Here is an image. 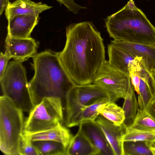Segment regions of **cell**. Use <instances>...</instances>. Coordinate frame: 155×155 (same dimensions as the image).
<instances>
[{"mask_svg": "<svg viewBox=\"0 0 155 155\" xmlns=\"http://www.w3.org/2000/svg\"><path fill=\"white\" fill-rule=\"evenodd\" d=\"M105 25L114 40L155 45V27L133 0L108 16Z\"/></svg>", "mask_w": 155, "mask_h": 155, "instance_id": "3", "label": "cell"}, {"mask_svg": "<svg viewBox=\"0 0 155 155\" xmlns=\"http://www.w3.org/2000/svg\"><path fill=\"white\" fill-rule=\"evenodd\" d=\"M23 111L3 95L0 97V150L6 155H20L25 121Z\"/></svg>", "mask_w": 155, "mask_h": 155, "instance_id": "4", "label": "cell"}, {"mask_svg": "<svg viewBox=\"0 0 155 155\" xmlns=\"http://www.w3.org/2000/svg\"><path fill=\"white\" fill-rule=\"evenodd\" d=\"M151 75L152 76L154 81L155 83V69L153 70L151 72Z\"/></svg>", "mask_w": 155, "mask_h": 155, "instance_id": "33", "label": "cell"}, {"mask_svg": "<svg viewBox=\"0 0 155 155\" xmlns=\"http://www.w3.org/2000/svg\"><path fill=\"white\" fill-rule=\"evenodd\" d=\"M107 97H109L104 91L92 83L73 86L67 92L64 98L66 126L73 116L84 106Z\"/></svg>", "mask_w": 155, "mask_h": 155, "instance_id": "8", "label": "cell"}, {"mask_svg": "<svg viewBox=\"0 0 155 155\" xmlns=\"http://www.w3.org/2000/svg\"><path fill=\"white\" fill-rule=\"evenodd\" d=\"M0 82L3 95L23 112L29 113L34 105L22 62H9Z\"/></svg>", "mask_w": 155, "mask_h": 155, "instance_id": "5", "label": "cell"}, {"mask_svg": "<svg viewBox=\"0 0 155 155\" xmlns=\"http://www.w3.org/2000/svg\"><path fill=\"white\" fill-rule=\"evenodd\" d=\"M110 101H111L108 97H105L84 106L73 116L66 126L71 127L79 126L84 122L95 121L100 115L99 110L100 107Z\"/></svg>", "mask_w": 155, "mask_h": 155, "instance_id": "16", "label": "cell"}, {"mask_svg": "<svg viewBox=\"0 0 155 155\" xmlns=\"http://www.w3.org/2000/svg\"><path fill=\"white\" fill-rule=\"evenodd\" d=\"M28 135L32 141L50 140L62 143L67 148L73 136L70 130L59 123L51 128Z\"/></svg>", "mask_w": 155, "mask_h": 155, "instance_id": "15", "label": "cell"}, {"mask_svg": "<svg viewBox=\"0 0 155 155\" xmlns=\"http://www.w3.org/2000/svg\"><path fill=\"white\" fill-rule=\"evenodd\" d=\"M11 58L5 53L1 52L0 55V79L3 77L8 64L9 60Z\"/></svg>", "mask_w": 155, "mask_h": 155, "instance_id": "30", "label": "cell"}, {"mask_svg": "<svg viewBox=\"0 0 155 155\" xmlns=\"http://www.w3.org/2000/svg\"><path fill=\"white\" fill-rule=\"evenodd\" d=\"M99 112L100 115L117 126H121L125 119L124 113L122 108L114 101H110L103 104L100 108Z\"/></svg>", "mask_w": 155, "mask_h": 155, "instance_id": "20", "label": "cell"}, {"mask_svg": "<svg viewBox=\"0 0 155 155\" xmlns=\"http://www.w3.org/2000/svg\"><path fill=\"white\" fill-rule=\"evenodd\" d=\"M147 111L152 116L155 118V97L150 104Z\"/></svg>", "mask_w": 155, "mask_h": 155, "instance_id": "31", "label": "cell"}, {"mask_svg": "<svg viewBox=\"0 0 155 155\" xmlns=\"http://www.w3.org/2000/svg\"><path fill=\"white\" fill-rule=\"evenodd\" d=\"M142 58L136 57L129 64L128 69L134 90L138 94L140 82V62Z\"/></svg>", "mask_w": 155, "mask_h": 155, "instance_id": "26", "label": "cell"}, {"mask_svg": "<svg viewBox=\"0 0 155 155\" xmlns=\"http://www.w3.org/2000/svg\"><path fill=\"white\" fill-rule=\"evenodd\" d=\"M52 7L41 2H36L31 0H16L9 2L5 9V14L7 20L15 16L38 14Z\"/></svg>", "mask_w": 155, "mask_h": 155, "instance_id": "14", "label": "cell"}, {"mask_svg": "<svg viewBox=\"0 0 155 155\" xmlns=\"http://www.w3.org/2000/svg\"><path fill=\"white\" fill-rule=\"evenodd\" d=\"M79 127L91 143L99 151L100 155H114L103 131L95 121L84 122Z\"/></svg>", "mask_w": 155, "mask_h": 155, "instance_id": "13", "label": "cell"}, {"mask_svg": "<svg viewBox=\"0 0 155 155\" xmlns=\"http://www.w3.org/2000/svg\"><path fill=\"white\" fill-rule=\"evenodd\" d=\"M95 121L103 131L114 155H124L123 138L126 128L123 124L116 126L100 115Z\"/></svg>", "mask_w": 155, "mask_h": 155, "instance_id": "11", "label": "cell"}, {"mask_svg": "<svg viewBox=\"0 0 155 155\" xmlns=\"http://www.w3.org/2000/svg\"><path fill=\"white\" fill-rule=\"evenodd\" d=\"M39 14L20 15L9 18L7 27L8 36L14 38H31V34L38 23Z\"/></svg>", "mask_w": 155, "mask_h": 155, "instance_id": "10", "label": "cell"}, {"mask_svg": "<svg viewBox=\"0 0 155 155\" xmlns=\"http://www.w3.org/2000/svg\"><path fill=\"white\" fill-rule=\"evenodd\" d=\"M38 44L31 38H17L7 35L5 41V53L14 60L22 62L36 54Z\"/></svg>", "mask_w": 155, "mask_h": 155, "instance_id": "9", "label": "cell"}, {"mask_svg": "<svg viewBox=\"0 0 155 155\" xmlns=\"http://www.w3.org/2000/svg\"><path fill=\"white\" fill-rule=\"evenodd\" d=\"M141 71L140 79L143 80L149 87L151 91L155 97V83L151 73L145 65L142 59L140 62Z\"/></svg>", "mask_w": 155, "mask_h": 155, "instance_id": "27", "label": "cell"}, {"mask_svg": "<svg viewBox=\"0 0 155 155\" xmlns=\"http://www.w3.org/2000/svg\"><path fill=\"white\" fill-rule=\"evenodd\" d=\"M130 78L129 74L113 68L105 60L97 72L92 83L104 91L111 101L115 102L124 98Z\"/></svg>", "mask_w": 155, "mask_h": 155, "instance_id": "7", "label": "cell"}, {"mask_svg": "<svg viewBox=\"0 0 155 155\" xmlns=\"http://www.w3.org/2000/svg\"><path fill=\"white\" fill-rule=\"evenodd\" d=\"M24 123V134L28 135L51 128L62 123V99L45 97L35 105Z\"/></svg>", "mask_w": 155, "mask_h": 155, "instance_id": "6", "label": "cell"}, {"mask_svg": "<svg viewBox=\"0 0 155 155\" xmlns=\"http://www.w3.org/2000/svg\"><path fill=\"white\" fill-rule=\"evenodd\" d=\"M110 43L134 57L142 58L150 72L155 69V45L115 40L111 41Z\"/></svg>", "mask_w": 155, "mask_h": 155, "instance_id": "12", "label": "cell"}, {"mask_svg": "<svg viewBox=\"0 0 155 155\" xmlns=\"http://www.w3.org/2000/svg\"><path fill=\"white\" fill-rule=\"evenodd\" d=\"M123 140L125 141H145L153 142L155 141V132L145 131L130 127L126 128Z\"/></svg>", "mask_w": 155, "mask_h": 155, "instance_id": "24", "label": "cell"}, {"mask_svg": "<svg viewBox=\"0 0 155 155\" xmlns=\"http://www.w3.org/2000/svg\"><path fill=\"white\" fill-rule=\"evenodd\" d=\"M138 103L139 108L147 111L153 100L155 97L146 83L140 79Z\"/></svg>", "mask_w": 155, "mask_h": 155, "instance_id": "25", "label": "cell"}, {"mask_svg": "<svg viewBox=\"0 0 155 155\" xmlns=\"http://www.w3.org/2000/svg\"><path fill=\"white\" fill-rule=\"evenodd\" d=\"M147 132H155V118L147 111L138 109L134 121L130 127Z\"/></svg>", "mask_w": 155, "mask_h": 155, "instance_id": "22", "label": "cell"}, {"mask_svg": "<svg viewBox=\"0 0 155 155\" xmlns=\"http://www.w3.org/2000/svg\"><path fill=\"white\" fill-rule=\"evenodd\" d=\"M134 90L130 78L122 108L125 116L123 124L126 128L130 127L133 124L139 108L138 101Z\"/></svg>", "mask_w": 155, "mask_h": 155, "instance_id": "19", "label": "cell"}, {"mask_svg": "<svg viewBox=\"0 0 155 155\" xmlns=\"http://www.w3.org/2000/svg\"><path fill=\"white\" fill-rule=\"evenodd\" d=\"M150 143L145 141H124V155H152Z\"/></svg>", "mask_w": 155, "mask_h": 155, "instance_id": "23", "label": "cell"}, {"mask_svg": "<svg viewBox=\"0 0 155 155\" xmlns=\"http://www.w3.org/2000/svg\"><path fill=\"white\" fill-rule=\"evenodd\" d=\"M39 155H66L67 148L61 143L50 140L32 141Z\"/></svg>", "mask_w": 155, "mask_h": 155, "instance_id": "21", "label": "cell"}, {"mask_svg": "<svg viewBox=\"0 0 155 155\" xmlns=\"http://www.w3.org/2000/svg\"><path fill=\"white\" fill-rule=\"evenodd\" d=\"M32 58L35 74L28 84L34 106L45 97L64 98L73 85L61 65L58 52L46 50Z\"/></svg>", "mask_w": 155, "mask_h": 155, "instance_id": "2", "label": "cell"}, {"mask_svg": "<svg viewBox=\"0 0 155 155\" xmlns=\"http://www.w3.org/2000/svg\"><path fill=\"white\" fill-rule=\"evenodd\" d=\"M20 155H39L28 136L24 134L20 146Z\"/></svg>", "mask_w": 155, "mask_h": 155, "instance_id": "28", "label": "cell"}, {"mask_svg": "<svg viewBox=\"0 0 155 155\" xmlns=\"http://www.w3.org/2000/svg\"><path fill=\"white\" fill-rule=\"evenodd\" d=\"M56 0L59 2L60 5L62 4L64 5L68 11L72 12L76 15L81 10L86 8V7L81 6L76 3L74 0Z\"/></svg>", "mask_w": 155, "mask_h": 155, "instance_id": "29", "label": "cell"}, {"mask_svg": "<svg viewBox=\"0 0 155 155\" xmlns=\"http://www.w3.org/2000/svg\"><path fill=\"white\" fill-rule=\"evenodd\" d=\"M107 53L108 61L110 65L120 71L129 74L128 65L135 57L110 43L108 45Z\"/></svg>", "mask_w": 155, "mask_h": 155, "instance_id": "18", "label": "cell"}, {"mask_svg": "<svg viewBox=\"0 0 155 155\" xmlns=\"http://www.w3.org/2000/svg\"><path fill=\"white\" fill-rule=\"evenodd\" d=\"M66 41L58 52L59 60L73 86L92 84L105 59L103 39L91 21L66 27Z\"/></svg>", "mask_w": 155, "mask_h": 155, "instance_id": "1", "label": "cell"}, {"mask_svg": "<svg viewBox=\"0 0 155 155\" xmlns=\"http://www.w3.org/2000/svg\"><path fill=\"white\" fill-rule=\"evenodd\" d=\"M9 0H0V15L1 16Z\"/></svg>", "mask_w": 155, "mask_h": 155, "instance_id": "32", "label": "cell"}, {"mask_svg": "<svg viewBox=\"0 0 155 155\" xmlns=\"http://www.w3.org/2000/svg\"><path fill=\"white\" fill-rule=\"evenodd\" d=\"M66 155H100V153L79 127L67 148Z\"/></svg>", "mask_w": 155, "mask_h": 155, "instance_id": "17", "label": "cell"}]
</instances>
